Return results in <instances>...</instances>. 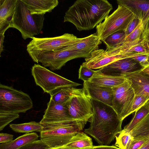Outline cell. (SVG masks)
<instances>
[{
    "mask_svg": "<svg viewBox=\"0 0 149 149\" xmlns=\"http://www.w3.org/2000/svg\"><path fill=\"white\" fill-rule=\"evenodd\" d=\"M93 114L84 132L100 145L109 146L122 131V121L112 107L92 99Z\"/></svg>",
    "mask_w": 149,
    "mask_h": 149,
    "instance_id": "obj_1",
    "label": "cell"
},
{
    "mask_svg": "<svg viewBox=\"0 0 149 149\" xmlns=\"http://www.w3.org/2000/svg\"><path fill=\"white\" fill-rule=\"evenodd\" d=\"M113 9L107 0H77L65 12L64 22L73 24L79 31L93 29Z\"/></svg>",
    "mask_w": 149,
    "mask_h": 149,
    "instance_id": "obj_2",
    "label": "cell"
},
{
    "mask_svg": "<svg viewBox=\"0 0 149 149\" xmlns=\"http://www.w3.org/2000/svg\"><path fill=\"white\" fill-rule=\"evenodd\" d=\"M87 122L72 119L42 125L40 132V140L49 148L63 146L67 144L77 133L81 132Z\"/></svg>",
    "mask_w": 149,
    "mask_h": 149,
    "instance_id": "obj_3",
    "label": "cell"
},
{
    "mask_svg": "<svg viewBox=\"0 0 149 149\" xmlns=\"http://www.w3.org/2000/svg\"><path fill=\"white\" fill-rule=\"evenodd\" d=\"M44 15H31L24 3L21 0H17L10 28L18 30L24 40L29 38L33 39L42 30Z\"/></svg>",
    "mask_w": 149,
    "mask_h": 149,
    "instance_id": "obj_4",
    "label": "cell"
},
{
    "mask_svg": "<svg viewBox=\"0 0 149 149\" xmlns=\"http://www.w3.org/2000/svg\"><path fill=\"white\" fill-rule=\"evenodd\" d=\"M134 17V14L128 8L118 5L116 10L96 26V33L100 40L103 41L113 33L124 31Z\"/></svg>",
    "mask_w": 149,
    "mask_h": 149,
    "instance_id": "obj_5",
    "label": "cell"
},
{
    "mask_svg": "<svg viewBox=\"0 0 149 149\" xmlns=\"http://www.w3.org/2000/svg\"><path fill=\"white\" fill-rule=\"evenodd\" d=\"M30 96L12 86L0 84V110L19 113H25L33 107Z\"/></svg>",
    "mask_w": 149,
    "mask_h": 149,
    "instance_id": "obj_6",
    "label": "cell"
},
{
    "mask_svg": "<svg viewBox=\"0 0 149 149\" xmlns=\"http://www.w3.org/2000/svg\"><path fill=\"white\" fill-rule=\"evenodd\" d=\"M35 82L44 93L49 94L57 89L65 87H75L81 85L58 75L39 64H35L31 68Z\"/></svg>",
    "mask_w": 149,
    "mask_h": 149,
    "instance_id": "obj_7",
    "label": "cell"
},
{
    "mask_svg": "<svg viewBox=\"0 0 149 149\" xmlns=\"http://www.w3.org/2000/svg\"><path fill=\"white\" fill-rule=\"evenodd\" d=\"M70 97L66 105L71 118L88 122L93 115L92 99L85 88L72 87Z\"/></svg>",
    "mask_w": 149,
    "mask_h": 149,
    "instance_id": "obj_8",
    "label": "cell"
},
{
    "mask_svg": "<svg viewBox=\"0 0 149 149\" xmlns=\"http://www.w3.org/2000/svg\"><path fill=\"white\" fill-rule=\"evenodd\" d=\"M77 38L73 34L68 33L54 37H34L27 45L26 50L32 58L40 53L56 50L71 45Z\"/></svg>",
    "mask_w": 149,
    "mask_h": 149,
    "instance_id": "obj_9",
    "label": "cell"
},
{
    "mask_svg": "<svg viewBox=\"0 0 149 149\" xmlns=\"http://www.w3.org/2000/svg\"><path fill=\"white\" fill-rule=\"evenodd\" d=\"M112 107L121 121L131 113L135 94L130 81L127 79L122 84L112 88Z\"/></svg>",
    "mask_w": 149,
    "mask_h": 149,
    "instance_id": "obj_10",
    "label": "cell"
},
{
    "mask_svg": "<svg viewBox=\"0 0 149 149\" xmlns=\"http://www.w3.org/2000/svg\"><path fill=\"white\" fill-rule=\"evenodd\" d=\"M80 58H88L86 55L70 50L68 46L56 50L42 52L32 58L37 63H41L45 67L52 70L60 69L69 61Z\"/></svg>",
    "mask_w": 149,
    "mask_h": 149,
    "instance_id": "obj_11",
    "label": "cell"
},
{
    "mask_svg": "<svg viewBox=\"0 0 149 149\" xmlns=\"http://www.w3.org/2000/svg\"><path fill=\"white\" fill-rule=\"evenodd\" d=\"M137 54L134 53H118L113 49L106 50L98 49L92 52L89 57L85 58V61L82 65L92 70H99L117 60Z\"/></svg>",
    "mask_w": 149,
    "mask_h": 149,
    "instance_id": "obj_12",
    "label": "cell"
},
{
    "mask_svg": "<svg viewBox=\"0 0 149 149\" xmlns=\"http://www.w3.org/2000/svg\"><path fill=\"white\" fill-rule=\"evenodd\" d=\"M142 68L138 63L132 58L128 57L117 60L99 70L106 75L124 77L128 74L141 70Z\"/></svg>",
    "mask_w": 149,
    "mask_h": 149,
    "instance_id": "obj_13",
    "label": "cell"
},
{
    "mask_svg": "<svg viewBox=\"0 0 149 149\" xmlns=\"http://www.w3.org/2000/svg\"><path fill=\"white\" fill-rule=\"evenodd\" d=\"M72 119H74L70 116L66 105L57 103L50 98L40 123V124L52 123Z\"/></svg>",
    "mask_w": 149,
    "mask_h": 149,
    "instance_id": "obj_14",
    "label": "cell"
},
{
    "mask_svg": "<svg viewBox=\"0 0 149 149\" xmlns=\"http://www.w3.org/2000/svg\"><path fill=\"white\" fill-rule=\"evenodd\" d=\"M101 41L96 33L85 37L77 39L72 45L68 46L70 50L82 54L89 57L91 53L98 49Z\"/></svg>",
    "mask_w": 149,
    "mask_h": 149,
    "instance_id": "obj_15",
    "label": "cell"
},
{
    "mask_svg": "<svg viewBox=\"0 0 149 149\" xmlns=\"http://www.w3.org/2000/svg\"><path fill=\"white\" fill-rule=\"evenodd\" d=\"M83 87L92 99L112 107L113 94L112 88L95 85L88 81L84 82Z\"/></svg>",
    "mask_w": 149,
    "mask_h": 149,
    "instance_id": "obj_16",
    "label": "cell"
},
{
    "mask_svg": "<svg viewBox=\"0 0 149 149\" xmlns=\"http://www.w3.org/2000/svg\"><path fill=\"white\" fill-rule=\"evenodd\" d=\"M124 77L130 81L135 95L149 96V75L143 73L140 70L128 74Z\"/></svg>",
    "mask_w": 149,
    "mask_h": 149,
    "instance_id": "obj_17",
    "label": "cell"
},
{
    "mask_svg": "<svg viewBox=\"0 0 149 149\" xmlns=\"http://www.w3.org/2000/svg\"><path fill=\"white\" fill-rule=\"evenodd\" d=\"M118 5L128 8L140 20L149 19V0H117Z\"/></svg>",
    "mask_w": 149,
    "mask_h": 149,
    "instance_id": "obj_18",
    "label": "cell"
},
{
    "mask_svg": "<svg viewBox=\"0 0 149 149\" xmlns=\"http://www.w3.org/2000/svg\"><path fill=\"white\" fill-rule=\"evenodd\" d=\"M17 0H0V33L10 28Z\"/></svg>",
    "mask_w": 149,
    "mask_h": 149,
    "instance_id": "obj_19",
    "label": "cell"
},
{
    "mask_svg": "<svg viewBox=\"0 0 149 149\" xmlns=\"http://www.w3.org/2000/svg\"><path fill=\"white\" fill-rule=\"evenodd\" d=\"M26 6L32 15L49 13L58 4V0H21Z\"/></svg>",
    "mask_w": 149,
    "mask_h": 149,
    "instance_id": "obj_20",
    "label": "cell"
},
{
    "mask_svg": "<svg viewBox=\"0 0 149 149\" xmlns=\"http://www.w3.org/2000/svg\"><path fill=\"white\" fill-rule=\"evenodd\" d=\"M126 79L125 77H114L105 75L98 70L95 71L92 78L88 81L95 85L112 88L122 84Z\"/></svg>",
    "mask_w": 149,
    "mask_h": 149,
    "instance_id": "obj_21",
    "label": "cell"
},
{
    "mask_svg": "<svg viewBox=\"0 0 149 149\" xmlns=\"http://www.w3.org/2000/svg\"><path fill=\"white\" fill-rule=\"evenodd\" d=\"M38 137L36 133H26L9 142L1 143L0 149H19L29 143L38 140Z\"/></svg>",
    "mask_w": 149,
    "mask_h": 149,
    "instance_id": "obj_22",
    "label": "cell"
},
{
    "mask_svg": "<svg viewBox=\"0 0 149 149\" xmlns=\"http://www.w3.org/2000/svg\"><path fill=\"white\" fill-rule=\"evenodd\" d=\"M133 139H149V113L129 132Z\"/></svg>",
    "mask_w": 149,
    "mask_h": 149,
    "instance_id": "obj_23",
    "label": "cell"
},
{
    "mask_svg": "<svg viewBox=\"0 0 149 149\" xmlns=\"http://www.w3.org/2000/svg\"><path fill=\"white\" fill-rule=\"evenodd\" d=\"M65 146L75 149L92 147L93 146L92 139L83 132L76 134Z\"/></svg>",
    "mask_w": 149,
    "mask_h": 149,
    "instance_id": "obj_24",
    "label": "cell"
},
{
    "mask_svg": "<svg viewBox=\"0 0 149 149\" xmlns=\"http://www.w3.org/2000/svg\"><path fill=\"white\" fill-rule=\"evenodd\" d=\"M10 127L16 132L26 133L33 132L40 133L44 128V127L40 122L37 123L35 121L19 124H10Z\"/></svg>",
    "mask_w": 149,
    "mask_h": 149,
    "instance_id": "obj_25",
    "label": "cell"
},
{
    "mask_svg": "<svg viewBox=\"0 0 149 149\" xmlns=\"http://www.w3.org/2000/svg\"><path fill=\"white\" fill-rule=\"evenodd\" d=\"M72 91V87H63L56 89L49 94L50 98L55 102L66 105L70 97Z\"/></svg>",
    "mask_w": 149,
    "mask_h": 149,
    "instance_id": "obj_26",
    "label": "cell"
},
{
    "mask_svg": "<svg viewBox=\"0 0 149 149\" xmlns=\"http://www.w3.org/2000/svg\"><path fill=\"white\" fill-rule=\"evenodd\" d=\"M126 38L124 31H119L109 35L102 41L106 45L107 49L115 48L123 44Z\"/></svg>",
    "mask_w": 149,
    "mask_h": 149,
    "instance_id": "obj_27",
    "label": "cell"
},
{
    "mask_svg": "<svg viewBox=\"0 0 149 149\" xmlns=\"http://www.w3.org/2000/svg\"><path fill=\"white\" fill-rule=\"evenodd\" d=\"M130 123L125 126L123 130L129 132L139 122L149 113V107L145 104L136 111Z\"/></svg>",
    "mask_w": 149,
    "mask_h": 149,
    "instance_id": "obj_28",
    "label": "cell"
},
{
    "mask_svg": "<svg viewBox=\"0 0 149 149\" xmlns=\"http://www.w3.org/2000/svg\"><path fill=\"white\" fill-rule=\"evenodd\" d=\"M115 146L120 149H128L133 138L129 132L123 130L116 137Z\"/></svg>",
    "mask_w": 149,
    "mask_h": 149,
    "instance_id": "obj_29",
    "label": "cell"
},
{
    "mask_svg": "<svg viewBox=\"0 0 149 149\" xmlns=\"http://www.w3.org/2000/svg\"><path fill=\"white\" fill-rule=\"evenodd\" d=\"M18 113L0 110V131L11 122L19 118Z\"/></svg>",
    "mask_w": 149,
    "mask_h": 149,
    "instance_id": "obj_30",
    "label": "cell"
},
{
    "mask_svg": "<svg viewBox=\"0 0 149 149\" xmlns=\"http://www.w3.org/2000/svg\"><path fill=\"white\" fill-rule=\"evenodd\" d=\"M148 20L145 21L140 20L136 28L125 38L123 44L132 42L140 38L141 37L145 24Z\"/></svg>",
    "mask_w": 149,
    "mask_h": 149,
    "instance_id": "obj_31",
    "label": "cell"
},
{
    "mask_svg": "<svg viewBox=\"0 0 149 149\" xmlns=\"http://www.w3.org/2000/svg\"><path fill=\"white\" fill-rule=\"evenodd\" d=\"M125 53L149 54V49L147 47L145 40H143L139 43L132 46L127 49Z\"/></svg>",
    "mask_w": 149,
    "mask_h": 149,
    "instance_id": "obj_32",
    "label": "cell"
},
{
    "mask_svg": "<svg viewBox=\"0 0 149 149\" xmlns=\"http://www.w3.org/2000/svg\"><path fill=\"white\" fill-rule=\"evenodd\" d=\"M149 100V96L147 95H135L132 109L131 113L145 104Z\"/></svg>",
    "mask_w": 149,
    "mask_h": 149,
    "instance_id": "obj_33",
    "label": "cell"
},
{
    "mask_svg": "<svg viewBox=\"0 0 149 149\" xmlns=\"http://www.w3.org/2000/svg\"><path fill=\"white\" fill-rule=\"evenodd\" d=\"M95 72V70L81 65L79 70V79L84 82L88 81L92 78Z\"/></svg>",
    "mask_w": 149,
    "mask_h": 149,
    "instance_id": "obj_34",
    "label": "cell"
},
{
    "mask_svg": "<svg viewBox=\"0 0 149 149\" xmlns=\"http://www.w3.org/2000/svg\"><path fill=\"white\" fill-rule=\"evenodd\" d=\"M47 146L41 140L29 143L19 149H48Z\"/></svg>",
    "mask_w": 149,
    "mask_h": 149,
    "instance_id": "obj_35",
    "label": "cell"
},
{
    "mask_svg": "<svg viewBox=\"0 0 149 149\" xmlns=\"http://www.w3.org/2000/svg\"><path fill=\"white\" fill-rule=\"evenodd\" d=\"M138 63L143 68L149 65V54H141L131 57Z\"/></svg>",
    "mask_w": 149,
    "mask_h": 149,
    "instance_id": "obj_36",
    "label": "cell"
},
{
    "mask_svg": "<svg viewBox=\"0 0 149 149\" xmlns=\"http://www.w3.org/2000/svg\"><path fill=\"white\" fill-rule=\"evenodd\" d=\"M140 21V20L136 18L135 17L131 21L124 31L126 38L135 30L139 24Z\"/></svg>",
    "mask_w": 149,
    "mask_h": 149,
    "instance_id": "obj_37",
    "label": "cell"
},
{
    "mask_svg": "<svg viewBox=\"0 0 149 149\" xmlns=\"http://www.w3.org/2000/svg\"><path fill=\"white\" fill-rule=\"evenodd\" d=\"M149 139L147 138L133 139L131 142L128 149H139Z\"/></svg>",
    "mask_w": 149,
    "mask_h": 149,
    "instance_id": "obj_38",
    "label": "cell"
},
{
    "mask_svg": "<svg viewBox=\"0 0 149 149\" xmlns=\"http://www.w3.org/2000/svg\"><path fill=\"white\" fill-rule=\"evenodd\" d=\"M13 139V135L12 134L4 133L0 134V143H6L9 142Z\"/></svg>",
    "mask_w": 149,
    "mask_h": 149,
    "instance_id": "obj_39",
    "label": "cell"
},
{
    "mask_svg": "<svg viewBox=\"0 0 149 149\" xmlns=\"http://www.w3.org/2000/svg\"><path fill=\"white\" fill-rule=\"evenodd\" d=\"M141 38L149 41V19L146 22L141 36Z\"/></svg>",
    "mask_w": 149,
    "mask_h": 149,
    "instance_id": "obj_40",
    "label": "cell"
},
{
    "mask_svg": "<svg viewBox=\"0 0 149 149\" xmlns=\"http://www.w3.org/2000/svg\"><path fill=\"white\" fill-rule=\"evenodd\" d=\"M4 33H0V56L1 52H2L3 50V40L4 38Z\"/></svg>",
    "mask_w": 149,
    "mask_h": 149,
    "instance_id": "obj_41",
    "label": "cell"
},
{
    "mask_svg": "<svg viewBox=\"0 0 149 149\" xmlns=\"http://www.w3.org/2000/svg\"><path fill=\"white\" fill-rule=\"evenodd\" d=\"M97 149H120L115 146H97Z\"/></svg>",
    "mask_w": 149,
    "mask_h": 149,
    "instance_id": "obj_42",
    "label": "cell"
},
{
    "mask_svg": "<svg viewBox=\"0 0 149 149\" xmlns=\"http://www.w3.org/2000/svg\"><path fill=\"white\" fill-rule=\"evenodd\" d=\"M48 149H75L73 148L66 146H63L59 147H57L56 148H49Z\"/></svg>",
    "mask_w": 149,
    "mask_h": 149,
    "instance_id": "obj_43",
    "label": "cell"
},
{
    "mask_svg": "<svg viewBox=\"0 0 149 149\" xmlns=\"http://www.w3.org/2000/svg\"><path fill=\"white\" fill-rule=\"evenodd\" d=\"M139 149H149V139Z\"/></svg>",
    "mask_w": 149,
    "mask_h": 149,
    "instance_id": "obj_44",
    "label": "cell"
},
{
    "mask_svg": "<svg viewBox=\"0 0 149 149\" xmlns=\"http://www.w3.org/2000/svg\"><path fill=\"white\" fill-rule=\"evenodd\" d=\"M141 71L143 73L149 75V69L143 68L141 69Z\"/></svg>",
    "mask_w": 149,
    "mask_h": 149,
    "instance_id": "obj_45",
    "label": "cell"
},
{
    "mask_svg": "<svg viewBox=\"0 0 149 149\" xmlns=\"http://www.w3.org/2000/svg\"><path fill=\"white\" fill-rule=\"evenodd\" d=\"M81 149H97V146H93L92 147L85 148Z\"/></svg>",
    "mask_w": 149,
    "mask_h": 149,
    "instance_id": "obj_46",
    "label": "cell"
},
{
    "mask_svg": "<svg viewBox=\"0 0 149 149\" xmlns=\"http://www.w3.org/2000/svg\"><path fill=\"white\" fill-rule=\"evenodd\" d=\"M145 42L146 43V44L149 49V41L147 40H145Z\"/></svg>",
    "mask_w": 149,
    "mask_h": 149,
    "instance_id": "obj_47",
    "label": "cell"
},
{
    "mask_svg": "<svg viewBox=\"0 0 149 149\" xmlns=\"http://www.w3.org/2000/svg\"><path fill=\"white\" fill-rule=\"evenodd\" d=\"M146 104H147L148 106L149 107V100L146 103Z\"/></svg>",
    "mask_w": 149,
    "mask_h": 149,
    "instance_id": "obj_48",
    "label": "cell"
},
{
    "mask_svg": "<svg viewBox=\"0 0 149 149\" xmlns=\"http://www.w3.org/2000/svg\"><path fill=\"white\" fill-rule=\"evenodd\" d=\"M147 68L149 69V65L146 68Z\"/></svg>",
    "mask_w": 149,
    "mask_h": 149,
    "instance_id": "obj_49",
    "label": "cell"
}]
</instances>
